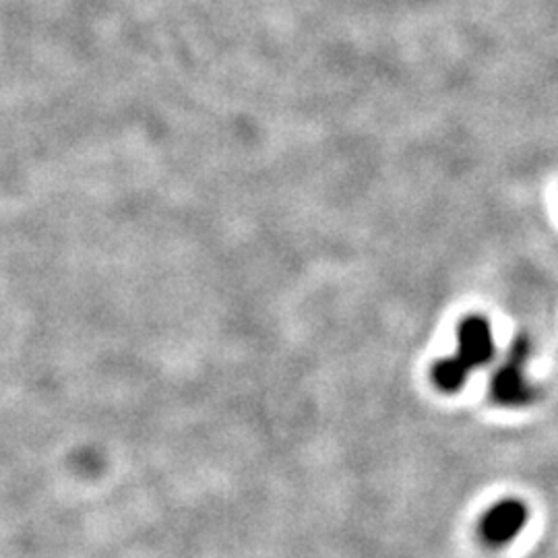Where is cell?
<instances>
[{
    "label": "cell",
    "mask_w": 558,
    "mask_h": 558,
    "mask_svg": "<svg viewBox=\"0 0 558 558\" xmlns=\"http://www.w3.org/2000/svg\"><path fill=\"white\" fill-rule=\"evenodd\" d=\"M525 523L527 507L521 500H500L499 505H495L482 519L480 534L488 546H505L518 538Z\"/></svg>",
    "instance_id": "cell-2"
},
{
    "label": "cell",
    "mask_w": 558,
    "mask_h": 558,
    "mask_svg": "<svg viewBox=\"0 0 558 558\" xmlns=\"http://www.w3.org/2000/svg\"><path fill=\"white\" fill-rule=\"evenodd\" d=\"M459 348L453 359L440 360L435 364L433 377L445 393H456L468 379L470 371L493 359L495 343L488 323L482 317H468L459 325Z\"/></svg>",
    "instance_id": "cell-1"
},
{
    "label": "cell",
    "mask_w": 558,
    "mask_h": 558,
    "mask_svg": "<svg viewBox=\"0 0 558 558\" xmlns=\"http://www.w3.org/2000/svg\"><path fill=\"white\" fill-rule=\"evenodd\" d=\"M527 356V345L525 341H519L507 360V364L497 373L493 380V396L505 405H525L534 401V389L527 385L523 377V362Z\"/></svg>",
    "instance_id": "cell-3"
}]
</instances>
